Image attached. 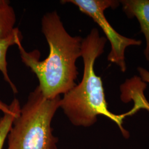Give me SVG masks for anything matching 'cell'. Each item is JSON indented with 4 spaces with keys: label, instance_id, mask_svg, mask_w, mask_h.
<instances>
[{
    "label": "cell",
    "instance_id": "cell-3",
    "mask_svg": "<svg viewBox=\"0 0 149 149\" xmlns=\"http://www.w3.org/2000/svg\"><path fill=\"white\" fill-rule=\"evenodd\" d=\"M61 97H45L39 86L31 92L8 134L7 149H58L51 123Z\"/></svg>",
    "mask_w": 149,
    "mask_h": 149
},
{
    "label": "cell",
    "instance_id": "cell-5",
    "mask_svg": "<svg viewBox=\"0 0 149 149\" xmlns=\"http://www.w3.org/2000/svg\"><path fill=\"white\" fill-rule=\"evenodd\" d=\"M123 10L129 18H136L146 40L144 55L149 61V0H122Z\"/></svg>",
    "mask_w": 149,
    "mask_h": 149
},
{
    "label": "cell",
    "instance_id": "cell-9",
    "mask_svg": "<svg viewBox=\"0 0 149 149\" xmlns=\"http://www.w3.org/2000/svg\"><path fill=\"white\" fill-rule=\"evenodd\" d=\"M137 70L140 74V79L142 80V81L149 83V71L142 67H138Z\"/></svg>",
    "mask_w": 149,
    "mask_h": 149
},
{
    "label": "cell",
    "instance_id": "cell-6",
    "mask_svg": "<svg viewBox=\"0 0 149 149\" xmlns=\"http://www.w3.org/2000/svg\"><path fill=\"white\" fill-rule=\"evenodd\" d=\"M22 38L21 32L17 28L16 31L11 36L6 39H0V71L3 74L4 79L10 85L15 93H17L18 91L8 74L7 53L8 48L11 46L17 45L19 42H21ZM0 111L3 113H8L10 111V106L0 101Z\"/></svg>",
    "mask_w": 149,
    "mask_h": 149
},
{
    "label": "cell",
    "instance_id": "cell-8",
    "mask_svg": "<svg viewBox=\"0 0 149 149\" xmlns=\"http://www.w3.org/2000/svg\"><path fill=\"white\" fill-rule=\"evenodd\" d=\"M21 111L19 105L16 103L10 104V111L4 113L0 118V149H2L6 139L11 130L15 119Z\"/></svg>",
    "mask_w": 149,
    "mask_h": 149
},
{
    "label": "cell",
    "instance_id": "cell-4",
    "mask_svg": "<svg viewBox=\"0 0 149 149\" xmlns=\"http://www.w3.org/2000/svg\"><path fill=\"white\" fill-rule=\"evenodd\" d=\"M63 3H71L76 6L80 11L91 17L104 32L109 40L111 50L107 59L116 64L123 72L127 70L125 58L126 49L130 46H139L142 44L140 40L124 37L118 33L107 19L104 11L107 8L115 9L120 4L116 0H65Z\"/></svg>",
    "mask_w": 149,
    "mask_h": 149
},
{
    "label": "cell",
    "instance_id": "cell-7",
    "mask_svg": "<svg viewBox=\"0 0 149 149\" xmlns=\"http://www.w3.org/2000/svg\"><path fill=\"white\" fill-rule=\"evenodd\" d=\"M16 15L7 0H0V39L9 37L16 31Z\"/></svg>",
    "mask_w": 149,
    "mask_h": 149
},
{
    "label": "cell",
    "instance_id": "cell-1",
    "mask_svg": "<svg viewBox=\"0 0 149 149\" xmlns=\"http://www.w3.org/2000/svg\"><path fill=\"white\" fill-rule=\"evenodd\" d=\"M42 31L49 47V55L44 60H40L37 50L27 52L21 42L17 45L22 62L36 74L44 96L53 99L76 86L79 72L76 63L81 57L83 38L71 36L66 31L56 11L43 16Z\"/></svg>",
    "mask_w": 149,
    "mask_h": 149
},
{
    "label": "cell",
    "instance_id": "cell-2",
    "mask_svg": "<svg viewBox=\"0 0 149 149\" xmlns=\"http://www.w3.org/2000/svg\"><path fill=\"white\" fill-rule=\"evenodd\" d=\"M107 39L101 36L97 28L83 38L81 57L84 61V74L81 81L64 94L60 108L70 122L76 127H90L102 115L115 123L123 135L127 138L128 131L123 127L124 119L135 113L133 109L122 114H115L108 108L101 77L96 74L94 66L96 59L104 52Z\"/></svg>",
    "mask_w": 149,
    "mask_h": 149
}]
</instances>
